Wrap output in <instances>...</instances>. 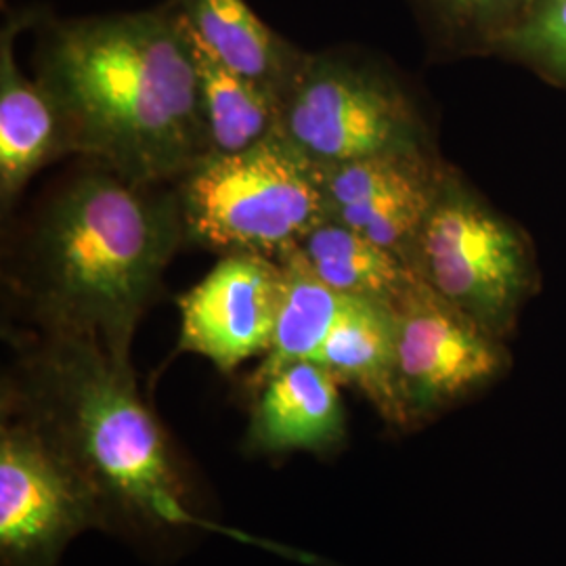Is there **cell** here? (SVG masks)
Here are the masks:
<instances>
[{
    "label": "cell",
    "mask_w": 566,
    "mask_h": 566,
    "mask_svg": "<svg viewBox=\"0 0 566 566\" xmlns=\"http://www.w3.org/2000/svg\"><path fill=\"white\" fill-rule=\"evenodd\" d=\"M34 78L70 156L135 182L168 185L210 156L189 28L160 7L34 21Z\"/></svg>",
    "instance_id": "6da1fadb"
},
{
    "label": "cell",
    "mask_w": 566,
    "mask_h": 566,
    "mask_svg": "<svg viewBox=\"0 0 566 566\" xmlns=\"http://www.w3.org/2000/svg\"><path fill=\"white\" fill-rule=\"evenodd\" d=\"M185 242L172 182L102 164L61 179L23 224L7 282L28 327L78 334L130 364V346Z\"/></svg>",
    "instance_id": "7a4b0ae2"
},
{
    "label": "cell",
    "mask_w": 566,
    "mask_h": 566,
    "mask_svg": "<svg viewBox=\"0 0 566 566\" xmlns=\"http://www.w3.org/2000/svg\"><path fill=\"white\" fill-rule=\"evenodd\" d=\"M13 359L0 401L34 418L93 486L107 531L137 537L182 528L217 531L261 544L200 516L163 422L143 401L133 364L67 332L11 329Z\"/></svg>",
    "instance_id": "3957f363"
},
{
    "label": "cell",
    "mask_w": 566,
    "mask_h": 566,
    "mask_svg": "<svg viewBox=\"0 0 566 566\" xmlns=\"http://www.w3.org/2000/svg\"><path fill=\"white\" fill-rule=\"evenodd\" d=\"M185 242L280 261L327 219L322 168L275 133L227 156H208L172 182Z\"/></svg>",
    "instance_id": "277c9868"
},
{
    "label": "cell",
    "mask_w": 566,
    "mask_h": 566,
    "mask_svg": "<svg viewBox=\"0 0 566 566\" xmlns=\"http://www.w3.org/2000/svg\"><path fill=\"white\" fill-rule=\"evenodd\" d=\"M317 168L432 147L399 78L359 49L304 53L277 102V130Z\"/></svg>",
    "instance_id": "5b68a950"
},
{
    "label": "cell",
    "mask_w": 566,
    "mask_h": 566,
    "mask_svg": "<svg viewBox=\"0 0 566 566\" xmlns=\"http://www.w3.org/2000/svg\"><path fill=\"white\" fill-rule=\"evenodd\" d=\"M409 266L497 338L512 332L537 277L523 231L451 166L413 240Z\"/></svg>",
    "instance_id": "8992f818"
},
{
    "label": "cell",
    "mask_w": 566,
    "mask_h": 566,
    "mask_svg": "<svg viewBox=\"0 0 566 566\" xmlns=\"http://www.w3.org/2000/svg\"><path fill=\"white\" fill-rule=\"evenodd\" d=\"M91 528L107 531L93 486L34 418L0 401V566H60Z\"/></svg>",
    "instance_id": "52a82bcc"
},
{
    "label": "cell",
    "mask_w": 566,
    "mask_h": 566,
    "mask_svg": "<svg viewBox=\"0 0 566 566\" xmlns=\"http://www.w3.org/2000/svg\"><path fill=\"white\" fill-rule=\"evenodd\" d=\"M388 308L409 428L462 403L506 369L502 338L486 332L418 275Z\"/></svg>",
    "instance_id": "ba28073f"
},
{
    "label": "cell",
    "mask_w": 566,
    "mask_h": 566,
    "mask_svg": "<svg viewBox=\"0 0 566 566\" xmlns=\"http://www.w3.org/2000/svg\"><path fill=\"white\" fill-rule=\"evenodd\" d=\"M283 298V266L259 254H223L179 296L177 353L200 355L221 374L269 350Z\"/></svg>",
    "instance_id": "9c48e42d"
},
{
    "label": "cell",
    "mask_w": 566,
    "mask_h": 566,
    "mask_svg": "<svg viewBox=\"0 0 566 566\" xmlns=\"http://www.w3.org/2000/svg\"><path fill=\"white\" fill-rule=\"evenodd\" d=\"M447 166L432 147L322 168L327 219L346 224L409 263Z\"/></svg>",
    "instance_id": "30bf717a"
},
{
    "label": "cell",
    "mask_w": 566,
    "mask_h": 566,
    "mask_svg": "<svg viewBox=\"0 0 566 566\" xmlns=\"http://www.w3.org/2000/svg\"><path fill=\"white\" fill-rule=\"evenodd\" d=\"M343 385L317 361L287 365L248 397L243 449L254 455L311 453L327 458L348 434Z\"/></svg>",
    "instance_id": "8fae6325"
},
{
    "label": "cell",
    "mask_w": 566,
    "mask_h": 566,
    "mask_svg": "<svg viewBox=\"0 0 566 566\" xmlns=\"http://www.w3.org/2000/svg\"><path fill=\"white\" fill-rule=\"evenodd\" d=\"M39 13H11L0 34V202L4 212L42 168L70 156L55 105L41 82L21 72L15 55L18 36L34 25Z\"/></svg>",
    "instance_id": "7c38bea8"
},
{
    "label": "cell",
    "mask_w": 566,
    "mask_h": 566,
    "mask_svg": "<svg viewBox=\"0 0 566 566\" xmlns=\"http://www.w3.org/2000/svg\"><path fill=\"white\" fill-rule=\"evenodd\" d=\"M313 361L324 365L340 385L361 392L386 424L409 428L388 304L353 298Z\"/></svg>",
    "instance_id": "4fadbf2b"
},
{
    "label": "cell",
    "mask_w": 566,
    "mask_h": 566,
    "mask_svg": "<svg viewBox=\"0 0 566 566\" xmlns=\"http://www.w3.org/2000/svg\"><path fill=\"white\" fill-rule=\"evenodd\" d=\"M189 30L229 67L277 102L304 53L264 23L245 0H172Z\"/></svg>",
    "instance_id": "5bb4252c"
},
{
    "label": "cell",
    "mask_w": 566,
    "mask_h": 566,
    "mask_svg": "<svg viewBox=\"0 0 566 566\" xmlns=\"http://www.w3.org/2000/svg\"><path fill=\"white\" fill-rule=\"evenodd\" d=\"M282 259L296 261L343 296L371 303H392L416 280L399 254L332 219L315 224Z\"/></svg>",
    "instance_id": "9a60e30c"
},
{
    "label": "cell",
    "mask_w": 566,
    "mask_h": 566,
    "mask_svg": "<svg viewBox=\"0 0 566 566\" xmlns=\"http://www.w3.org/2000/svg\"><path fill=\"white\" fill-rule=\"evenodd\" d=\"M189 28V25H187ZM210 156L240 154L277 130V99L219 60L191 30Z\"/></svg>",
    "instance_id": "2e32d148"
},
{
    "label": "cell",
    "mask_w": 566,
    "mask_h": 566,
    "mask_svg": "<svg viewBox=\"0 0 566 566\" xmlns=\"http://www.w3.org/2000/svg\"><path fill=\"white\" fill-rule=\"evenodd\" d=\"M280 264L283 298L277 324L261 364L243 382L245 395L287 365L313 361L353 301L327 287L296 261L282 259Z\"/></svg>",
    "instance_id": "e0dca14e"
},
{
    "label": "cell",
    "mask_w": 566,
    "mask_h": 566,
    "mask_svg": "<svg viewBox=\"0 0 566 566\" xmlns=\"http://www.w3.org/2000/svg\"><path fill=\"white\" fill-rule=\"evenodd\" d=\"M428 41L449 53L497 51L528 0H411Z\"/></svg>",
    "instance_id": "ac0fdd59"
},
{
    "label": "cell",
    "mask_w": 566,
    "mask_h": 566,
    "mask_svg": "<svg viewBox=\"0 0 566 566\" xmlns=\"http://www.w3.org/2000/svg\"><path fill=\"white\" fill-rule=\"evenodd\" d=\"M497 51L566 84V0H528Z\"/></svg>",
    "instance_id": "d6986e66"
}]
</instances>
